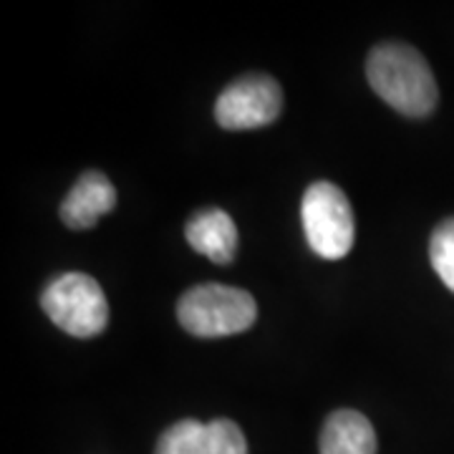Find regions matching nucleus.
Here are the masks:
<instances>
[{"label":"nucleus","instance_id":"8","mask_svg":"<svg viewBox=\"0 0 454 454\" xmlns=\"http://www.w3.org/2000/svg\"><path fill=\"white\" fill-rule=\"evenodd\" d=\"M321 454H376V432L356 409H339L321 429Z\"/></svg>","mask_w":454,"mask_h":454},{"label":"nucleus","instance_id":"4","mask_svg":"<svg viewBox=\"0 0 454 454\" xmlns=\"http://www.w3.org/2000/svg\"><path fill=\"white\" fill-rule=\"evenodd\" d=\"M43 313L76 339H94L109 324V303L98 280L86 273H64L41 295Z\"/></svg>","mask_w":454,"mask_h":454},{"label":"nucleus","instance_id":"3","mask_svg":"<svg viewBox=\"0 0 454 454\" xmlns=\"http://www.w3.org/2000/svg\"><path fill=\"white\" fill-rule=\"evenodd\" d=\"M301 220L310 250L325 260L346 258L356 240V220L343 190L333 182H313L303 202Z\"/></svg>","mask_w":454,"mask_h":454},{"label":"nucleus","instance_id":"10","mask_svg":"<svg viewBox=\"0 0 454 454\" xmlns=\"http://www.w3.org/2000/svg\"><path fill=\"white\" fill-rule=\"evenodd\" d=\"M429 260L439 280L454 293V217L444 220L432 232L429 240Z\"/></svg>","mask_w":454,"mask_h":454},{"label":"nucleus","instance_id":"6","mask_svg":"<svg viewBox=\"0 0 454 454\" xmlns=\"http://www.w3.org/2000/svg\"><path fill=\"white\" fill-rule=\"evenodd\" d=\"M114 205H116V190L112 179L98 169H89L61 202V220L71 230H89L106 212H112Z\"/></svg>","mask_w":454,"mask_h":454},{"label":"nucleus","instance_id":"1","mask_svg":"<svg viewBox=\"0 0 454 454\" xmlns=\"http://www.w3.org/2000/svg\"><path fill=\"white\" fill-rule=\"evenodd\" d=\"M366 79L372 89L404 116L422 119L439 101L434 74L422 53L406 43H381L369 53Z\"/></svg>","mask_w":454,"mask_h":454},{"label":"nucleus","instance_id":"7","mask_svg":"<svg viewBox=\"0 0 454 454\" xmlns=\"http://www.w3.org/2000/svg\"><path fill=\"white\" fill-rule=\"evenodd\" d=\"M184 238L200 255L210 258L212 262L227 265L235 260L238 250V227L232 217L220 207L195 212L184 227Z\"/></svg>","mask_w":454,"mask_h":454},{"label":"nucleus","instance_id":"11","mask_svg":"<svg viewBox=\"0 0 454 454\" xmlns=\"http://www.w3.org/2000/svg\"><path fill=\"white\" fill-rule=\"evenodd\" d=\"M207 437H210L212 454H247L243 429L232 419H212L207 422Z\"/></svg>","mask_w":454,"mask_h":454},{"label":"nucleus","instance_id":"2","mask_svg":"<svg viewBox=\"0 0 454 454\" xmlns=\"http://www.w3.org/2000/svg\"><path fill=\"white\" fill-rule=\"evenodd\" d=\"M177 318L197 339H223L243 333L258 321V303L243 288L223 283L195 286L179 298Z\"/></svg>","mask_w":454,"mask_h":454},{"label":"nucleus","instance_id":"9","mask_svg":"<svg viewBox=\"0 0 454 454\" xmlns=\"http://www.w3.org/2000/svg\"><path fill=\"white\" fill-rule=\"evenodd\" d=\"M154 454H212L207 424L197 419H182L164 429Z\"/></svg>","mask_w":454,"mask_h":454},{"label":"nucleus","instance_id":"5","mask_svg":"<svg viewBox=\"0 0 454 454\" xmlns=\"http://www.w3.org/2000/svg\"><path fill=\"white\" fill-rule=\"evenodd\" d=\"M283 109V89L268 74H247L217 97L215 119L223 129L245 131L273 124Z\"/></svg>","mask_w":454,"mask_h":454}]
</instances>
